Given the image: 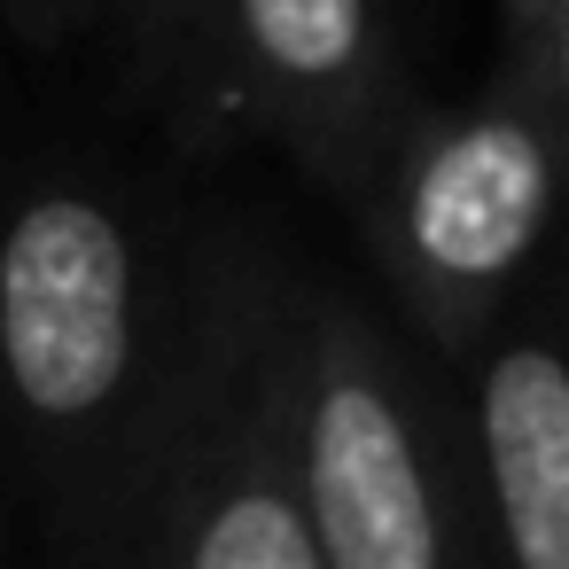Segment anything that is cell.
I'll return each instance as SVG.
<instances>
[{
  "instance_id": "obj_3",
  "label": "cell",
  "mask_w": 569,
  "mask_h": 569,
  "mask_svg": "<svg viewBox=\"0 0 569 569\" xmlns=\"http://www.w3.org/2000/svg\"><path fill=\"white\" fill-rule=\"evenodd\" d=\"M569 102L483 71L452 102H421L367 172L351 227L367 234L406 328L437 359H468L538 297Z\"/></svg>"
},
{
  "instance_id": "obj_1",
  "label": "cell",
  "mask_w": 569,
  "mask_h": 569,
  "mask_svg": "<svg viewBox=\"0 0 569 569\" xmlns=\"http://www.w3.org/2000/svg\"><path fill=\"white\" fill-rule=\"evenodd\" d=\"M196 242L149 188L48 164L0 196V445L63 569H126L180 398Z\"/></svg>"
},
{
  "instance_id": "obj_9",
  "label": "cell",
  "mask_w": 569,
  "mask_h": 569,
  "mask_svg": "<svg viewBox=\"0 0 569 569\" xmlns=\"http://www.w3.org/2000/svg\"><path fill=\"white\" fill-rule=\"evenodd\" d=\"M0 17H9V32H17L32 56H63L71 40H87L94 0H0Z\"/></svg>"
},
{
  "instance_id": "obj_2",
  "label": "cell",
  "mask_w": 569,
  "mask_h": 569,
  "mask_svg": "<svg viewBox=\"0 0 569 569\" xmlns=\"http://www.w3.org/2000/svg\"><path fill=\"white\" fill-rule=\"evenodd\" d=\"M281 406L320 569H483L452 382L305 266L281 289Z\"/></svg>"
},
{
  "instance_id": "obj_7",
  "label": "cell",
  "mask_w": 569,
  "mask_h": 569,
  "mask_svg": "<svg viewBox=\"0 0 569 569\" xmlns=\"http://www.w3.org/2000/svg\"><path fill=\"white\" fill-rule=\"evenodd\" d=\"M126 94L188 157L242 141V102L227 79V0H94V24Z\"/></svg>"
},
{
  "instance_id": "obj_6",
  "label": "cell",
  "mask_w": 569,
  "mask_h": 569,
  "mask_svg": "<svg viewBox=\"0 0 569 569\" xmlns=\"http://www.w3.org/2000/svg\"><path fill=\"white\" fill-rule=\"evenodd\" d=\"M460 468L483 569H569V359L530 297L460 359Z\"/></svg>"
},
{
  "instance_id": "obj_8",
  "label": "cell",
  "mask_w": 569,
  "mask_h": 569,
  "mask_svg": "<svg viewBox=\"0 0 569 569\" xmlns=\"http://www.w3.org/2000/svg\"><path fill=\"white\" fill-rule=\"evenodd\" d=\"M499 24V63L507 79H522L530 94L569 102V0H491Z\"/></svg>"
},
{
  "instance_id": "obj_5",
  "label": "cell",
  "mask_w": 569,
  "mask_h": 569,
  "mask_svg": "<svg viewBox=\"0 0 569 569\" xmlns=\"http://www.w3.org/2000/svg\"><path fill=\"white\" fill-rule=\"evenodd\" d=\"M227 79L242 141L266 133L343 211L398 126L429 102L413 0H227Z\"/></svg>"
},
{
  "instance_id": "obj_4",
  "label": "cell",
  "mask_w": 569,
  "mask_h": 569,
  "mask_svg": "<svg viewBox=\"0 0 569 569\" xmlns=\"http://www.w3.org/2000/svg\"><path fill=\"white\" fill-rule=\"evenodd\" d=\"M281 289L273 242L203 227L188 367L126 569H320L281 406Z\"/></svg>"
}]
</instances>
